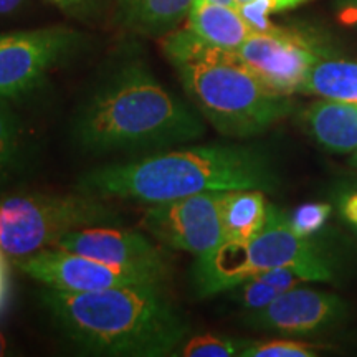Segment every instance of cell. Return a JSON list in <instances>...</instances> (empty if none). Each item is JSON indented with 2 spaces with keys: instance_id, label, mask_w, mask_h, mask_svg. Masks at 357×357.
<instances>
[{
  "instance_id": "obj_1",
  "label": "cell",
  "mask_w": 357,
  "mask_h": 357,
  "mask_svg": "<svg viewBox=\"0 0 357 357\" xmlns=\"http://www.w3.org/2000/svg\"><path fill=\"white\" fill-rule=\"evenodd\" d=\"M202 116L142 63L111 71L75 109L71 141L88 154L162 151L200 139Z\"/></svg>"
},
{
  "instance_id": "obj_2",
  "label": "cell",
  "mask_w": 357,
  "mask_h": 357,
  "mask_svg": "<svg viewBox=\"0 0 357 357\" xmlns=\"http://www.w3.org/2000/svg\"><path fill=\"white\" fill-rule=\"evenodd\" d=\"M42 301L61 336L84 354L174 356L190 333L185 316L164 291V283L84 293L47 288Z\"/></svg>"
},
{
  "instance_id": "obj_3",
  "label": "cell",
  "mask_w": 357,
  "mask_h": 357,
  "mask_svg": "<svg viewBox=\"0 0 357 357\" xmlns=\"http://www.w3.org/2000/svg\"><path fill=\"white\" fill-rule=\"evenodd\" d=\"M278 184L280 177L266 153L236 144L169 147L142 158L106 164L78 178V189L88 194L151 205L202 192H273Z\"/></svg>"
},
{
  "instance_id": "obj_4",
  "label": "cell",
  "mask_w": 357,
  "mask_h": 357,
  "mask_svg": "<svg viewBox=\"0 0 357 357\" xmlns=\"http://www.w3.org/2000/svg\"><path fill=\"white\" fill-rule=\"evenodd\" d=\"M162 52L195 109L223 136H258L291 113L289 96L268 88L236 52L187 29L164 35Z\"/></svg>"
},
{
  "instance_id": "obj_5",
  "label": "cell",
  "mask_w": 357,
  "mask_h": 357,
  "mask_svg": "<svg viewBox=\"0 0 357 357\" xmlns=\"http://www.w3.org/2000/svg\"><path fill=\"white\" fill-rule=\"evenodd\" d=\"M275 268H291L306 281L333 280V268L319 248L293 230L288 213L270 204L265 227L253 238L225 240L195 258L192 287L199 298H212Z\"/></svg>"
},
{
  "instance_id": "obj_6",
  "label": "cell",
  "mask_w": 357,
  "mask_h": 357,
  "mask_svg": "<svg viewBox=\"0 0 357 357\" xmlns=\"http://www.w3.org/2000/svg\"><path fill=\"white\" fill-rule=\"evenodd\" d=\"M105 197L78 194H15L0 197V248L20 260L52 248L71 231L96 225H121Z\"/></svg>"
},
{
  "instance_id": "obj_7",
  "label": "cell",
  "mask_w": 357,
  "mask_h": 357,
  "mask_svg": "<svg viewBox=\"0 0 357 357\" xmlns=\"http://www.w3.org/2000/svg\"><path fill=\"white\" fill-rule=\"evenodd\" d=\"M78 43V33L61 25L0 33V98L15 100L33 91Z\"/></svg>"
},
{
  "instance_id": "obj_8",
  "label": "cell",
  "mask_w": 357,
  "mask_h": 357,
  "mask_svg": "<svg viewBox=\"0 0 357 357\" xmlns=\"http://www.w3.org/2000/svg\"><path fill=\"white\" fill-rule=\"evenodd\" d=\"M222 195L223 192H202L153 204L142 217V227L162 247L202 257L225 242Z\"/></svg>"
},
{
  "instance_id": "obj_9",
  "label": "cell",
  "mask_w": 357,
  "mask_h": 357,
  "mask_svg": "<svg viewBox=\"0 0 357 357\" xmlns=\"http://www.w3.org/2000/svg\"><path fill=\"white\" fill-rule=\"evenodd\" d=\"M20 271L47 288L61 291H98L126 284L164 283L166 275L105 263L68 250L52 247L15 260Z\"/></svg>"
},
{
  "instance_id": "obj_10",
  "label": "cell",
  "mask_w": 357,
  "mask_h": 357,
  "mask_svg": "<svg viewBox=\"0 0 357 357\" xmlns=\"http://www.w3.org/2000/svg\"><path fill=\"white\" fill-rule=\"evenodd\" d=\"M236 55L268 88L287 96L301 93L312 66L324 58L314 42L287 29L270 33L253 32Z\"/></svg>"
},
{
  "instance_id": "obj_11",
  "label": "cell",
  "mask_w": 357,
  "mask_h": 357,
  "mask_svg": "<svg viewBox=\"0 0 357 357\" xmlns=\"http://www.w3.org/2000/svg\"><path fill=\"white\" fill-rule=\"evenodd\" d=\"M346 314V305L333 293L296 287L281 293L260 311L250 312L247 324L261 331L305 336L333 328Z\"/></svg>"
},
{
  "instance_id": "obj_12",
  "label": "cell",
  "mask_w": 357,
  "mask_h": 357,
  "mask_svg": "<svg viewBox=\"0 0 357 357\" xmlns=\"http://www.w3.org/2000/svg\"><path fill=\"white\" fill-rule=\"evenodd\" d=\"M55 247L111 263V265L151 270L169 276L166 252L141 231L121 230L118 225H96L65 235Z\"/></svg>"
},
{
  "instance_id": "obj_13",
  "label": "cell",
  "mask_w": 357,
  "mask_h": 357,
  "mask_svg": "<svg viewBox=\"0 0 357 357\" xmlns=\"http://www.w3.org/2000/svg\"><path fill=\"white\" fill-rule=\"evenodd\" d=\"M303 123L312 139L329 153L357 151V102L321 98L303 111Z\"/></svg>"
},
{
  "instance_id": "obj_14",
  "label": "cell",
  "mask_w": 357,
  "mask_h": 357,
  "mask_svg": "<svg viewBox=\"0 0 357 357\" xmlns=\"http://www.w3.org/2000/svg\"><path fill=\"white\" fill-rule=\"evenodd\" d=\"M185 29L197 35L204 42L236 52L242 43L253 33L238 8L212 2V0H194Z\"/></svg>"
},
{
  "instance_id": "obj_15",
  "label": "cell",
  "mask_w": 357,
  "mask_h": 357,
  "mask_svg": "<svg viewBox=\"0 0 357 357\" xmlns=\"http://www.w3.org/2000/svg\"><path fill=\"white\" fill-rule=\"evenodd\" d=\"M265 192L258 189L227 190L222 195V222L225 240L248 242L263 227L268 218Z\"/></svg>"
},
{
  "instance_id": "obj_16",
  "label": "cell",
  "mask_w": 357,
  "mask_h": 357,
  "mask_svg": "<svg viewBox=\"0 0 357 357\" xmlns=\"http://www.w3.org/2000/svg\"><path fill=\"white\" fill-rule=\"evenodd\" d=\"M194 0H118L123 24L136 32L166 35L187 19Z\"/></svg>"
},
{
  "instance_id": "obj_17",
  "label": "cell",
  "mask_w": 357,
  "mask_h": 357,
  "mask_svg": "<svg viewBox=\"0 0 357 357\" xmlns=\"http://www.w3.org/2000/svg\"><path fill=\"white\" fill-rule=\"evenodd\" d=\"M301 93L329 100L357 102V58H321L310 71Z\"/></svg>"
},
{
  "instance_id": "obj_18",
  "label": "cell",
  "mask_w": 357,
  "mask_h": 357,
  "mask_svg": "<svg viewBox=\"0 0 357 357\" xmlns=\"http://www.w3.org/2000/svg\"><path fill=\"white\" fill-rule=\"evenodd\" d=\"M29 137L24 121L8 100L0 98V189L25 166Z\"/></svg>"
},
{
  "instance_id": "obj_19",
  "label": "cell",
  "mask_w": 357,
  "mask_h": 357,
  "mask_svg": "<svg viewBox=\"0 0 357 357\" xmlns=\"http://www.w3.org/2000/svg\"><path fill=\"white\" fill-rule=\"evenodd\" d=\"M248 341L220 334H195L187 336L174 356L182 357H231L240 356Z\"/></svg>"
},
{
  "instance_id": "obj_20",
  "label": "cell",
  "mask_w": 357,
  "mask_h": 357,
  "mask_svg": "<svg viewBox=\"0 0 357 357\" xmlns=\"http://www.w3.org/2000/svg\"><path fill=\"white\" fill-rule=\"evenodd\" d=\"M318 346L294 339H271V341H248L242 357H314Z\"/></svg>"
},
{
  "instance_id": "obj_21",
  "label": "cell",
  "mask_w": 357,
  "mask_h": 357,
  "mask_svg": "<svg viewBox=\"0 0 357 357\" xmlns=\"http://www.w3.org/2000/svg\"><path fill=\"white\" fill-rule=\"evenodd\" d=\"M230 291H234L231 298L248 312L263 310V307H266L281 294V291L271 287V284H268L258 275L243 281V283H240L238 287L230 289Z\"/></svg>"
},
{
  "instance_id": "obj_22",
  "label": "cell",
  "mask_w": 357,
  "mask_h": 357,
  "mask_svg": "<svg viewBox=\"0 0 357 357\" xmlns=\"http://www.w3.org/2000/svg\"><path fill=\"white\" fill-rule=\"evenodd\" d=\"M329 215H331V205L324 202H310L294 208L288 215V218L293 230L298 235L311 238L312 235L318 234L323 229Z\"/></svg>"
},
{
  "instance_id": "obj_23",
  "label": "cell",
  "mask_w": 357,
  "mask_h": 357,
  "mask_svg": "<svg viewBox=\"0 0 357 357\" xmlns=\"http://www.w3.org/2000/svg\"><path fill=\"white\" fill-rule=\"evenodd\" d=\"M337 207L341 217L357 231V187L341 195Z\"/></svg>"
},
{
  "instance_id": "obj_24",
  "label": "cell",
  "mask_w": 357,
  "mask_h": 357,
  "mask_svg": "<svg viewBox=\"0 0 357 357\" xmlns=\"http://www.w3.org/2000/svg\"><path fill=\"white\" fill-rule=\"evenodd\" d=\"M336 15L342 25L357 29V0H337Z\"/></svg>"
},
{
  "instance_id": "obj_25",
  "label": "cell",
  "mask_w": 357,
  "mask_h": 357,
  "mask_svg": "<svg viewBox=\"0 0 357 357\" xmlns=\"http://www.w3.org/2000/svg\"><path fill=\"white\" fill-rule=\"evenodd\" d=\"M250 2L261 3V6L265 7L268 12L276 13V12L288 10V8H294V7L301 6V3L307 2V0H235L236 8H238L240 6H245V3H250Z\"/></svg>"
},
{
  "instance_id": "obj_26",
  "label": "cell",
  "mask_w": 357,
  "mask_h": 357,
  "mask_svg": "<svg viewBox=\"0 0 357 357\" xmlns=\"http://www.w3.org/2000/svg\"><path fill=\"white\" fill-rule=\"evenodd\" d=\"M47 2L58 7L63 12L79 13V12H86L88 8H91L98 0H47Z\"/></svg>"
},
{
  "instance_id": "obj_27",
  "label": "cell",
  "mask_w": 357,
  "mask_h": 357,
  "mask_svg": "<svg viewBox=\"0 0 357 357\" xmlns=\"http://www.w3.org/2000/svg\"><path fill=\"white\" fill-rule=\"evenodd\" d=\"M6 252L0 248V311H2L3 305H6L7 289H8V271H7V260Z\"/></svg>"
},
{
  "instance_id": "obj_28",
  "label": "cell",
  "mask_w": 357,
  "mask_h": 357,
  "mask_svg": "<svg viewBox=\"0 0 357 357\" xmlns=\"http://www.w3.org/2000/svg\"><path fill=\"white\" fill-rule=\"evenodd\" d=\"M25 6V0H0V17L13 15Z\"/></svg>"
},
{
  "instance_id": "obj_29",
  "label": "cell",
  "mask_w": 357,
  "mask_h": 357,
  "mask_svg": "<svg viewBox=\"0 0 357 357\" xmlns=\"http://www.w3.org/2000/svg\"><path fill=\"white\" fill-rule=\"evenodd\" d=\"M6 354H7V341H6V336L0 333V356H6Z\"/></svg>"
},
{
  "instance_id": "obj_30",
  "label": "cell",
  "mask_w": 357,
  "mask_h": 357,
  "mask_svg": "<svg viewBox=\"0 0 357 357\" xmlns=\"http://www.w3.org/2000/svg\"><path fill=\"white\" fill-rule=\"evenodd\" d=\"M212 2L223 3V6H229V7H235V8H236V3H235V0H212Z\"/></svg>"
},
{
  "instance_id": "obj_31",
  "label": "cell",
  "mask_w": 357,
  "mask_h": 357,
  "mask_svg": "<svg viewBox=\"0 0 357 357\" xmlns=\"http://www.w3.org/2000/svg\"><path fill=\"white\" fill-rule=\"evenodd\" d=\"M351 164H352V166H354L356 169H357V151H356V153L354 154H352V159H351Z\"/></svg>"
}]
</instances>
